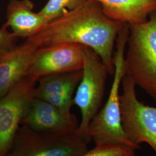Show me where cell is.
<instances>
[{
    "label": "cell",
    "mask_w": 156,
    "mask_h": 156,
    "mask_svg": "<svg viewBox=\"0 0 156 156\" xmlns=\"http://www.w3.org/2000/svg\"><path fill=\"white\" fill-rule=\"evenodd\" d=\"M128 26L124 55L126 75L156 104V12L147 22Z\"/></svg>",
    "instance_id": "cell-3"
},
{
    "label": "cell",
    "mask_w": 156,
    "mask_h": 156,
    "mask_svg": "<svg viewBox=\"0 0 156 156\" xmlns=\"http://www.w3.org/2000/svg\"><path fill=\"white\" fill-rule=\"evenodd\" d=\"M19 37L12 32L7 31V29H0V56L12 50L16 46Z\"/></svg>",
    "instance_id": "cell-16"
},
{
    "label": "cell",
    "mask_w": 156,
    "mask_h": 156,
    "mask_svg": "<svg viewBox=\"0 0 156 156\" xmlns=\"http://www.w3.org/2000/svg\"><path fill=\"white\" fill-rule=\"evenodd\" d=\"M92 140L77 130L41 133L21 125L5 156H79L88 151Z\"/></svg>",
    "instance_id": "cell-4"
},
{
    "label": "cell",
    "mask_w": 156,
    "mask_h": 156,
    "mask_svg": "<svg viewBox=\"0 0 156 156\" xmlns=\"http://www.w3.org/2000/svg\"><path fill=\"white\" fill-rule=\"evenodd\" d=\"M83 50L82 76L73 102V105L78 106L81 113L79 129L87 134L91 120L102 106L107 75L109 73L106 66L93 50L84 46Z\"/></svg>",
    "instance_id": "cell-5"
},
{
    "label": "cell",
    "mask_w": 156,
    "mask_h": 156,
    "mask_svg": "<svg viewBox=\"0 0 156 156\" xmlns=\"http://www.w3.org/2000/svg\"><path fill=\"white\" fill-rule=\"evenodd\" d=\"M135 151L126 145H95L91 150L79 156H134Z\"/></svg>",
    "instance_id": "cell-15"
},
{
    "label": "cell",
    "mask_w": 156,
    "mask_h": 156,
    "mask_svg": "<svg viewBox=\"0 0 156 156\" xmlns=\"http://www.w3.org/2000/svg\"><path fill=\"white\" fill-rule=\"evenodd\" d=\"M37 80L25 76L0 98V156L9 150L35 97Z\"/></svg>",
    "instance_id": "cell-7"
},
{
    "label": "cell",
    "mask_w": 156,
    "mask_h": 156,
    "mask_svg": "<svg viewBox=\"0 0 156 156\" xmlns=\"http://www.w3.org/2000/svg\"><path fill=\"white\" fill-rule=\"evenodd\" d=\"M119 95L123 129L129 140L140 148L141 144L149 145L156 153V106L146 105L137 98L136 84L126 75L122 81Z\"/></svg>",
    "instance_id": "cell-6"
},
{
    "label": "cell",
    "mask_w": 156,
    "mask_h": 156,
    "mask_svg": "<svg viewBox=\"0 0 156 156\" xmlns=\"http://www.w3.org/2000/svg\"><path fill=\"white\" fill-rule=\"evenodd\" d=\"M88 0H49L38 12L50 20L61 16L67 11H72L83 5Z\"/></svg>",
    "instance_id": "cell-14"
},
{
    "label": "cell",
    "mask_w": 156,
    "mask_h": 156,
    "mask_svg": "<svg viewBox=\"0 0 156 156\" xmlns=\"http://www.w3.org/2000/svg\"><path fill=\"white\" fill-rule=\"evenodd\" d=\"M124 23L112 20L100 4L88 0L72 11L50 20L28 41L38 48L62 44H75L90 48L100 57L109 73H114V46Z\"/></svg>",
    "instance_id": "cell-1"
},
{
    "label": "cell",
    "mask_w": 156,
    "mask_h": 156,
    "mask_svg": "<svg viewBox=\"0 0 156 156\" xmlns=\"http://www.w3.org/2000/svg\"><path fill=\"white\" fill-rule=\"evenodd\" d=\"M112 20L128 25L138 24L148 20L156 12V0H95Z\"/></svg>",
    "instance_id": "cell-12"
},
{
    "label": "cell",
    "mask_w": 156,
    "mask_h": 156,
    "mask_svg": "<svg viewBox=\"0 0 156 156\" xmlns=\"http://www.w3.org/2000/svg\"><path fill=\"white\" fill-rule=\"evenodd\" d=\"M136 156V154H135V156Z\"/></svg>",
    "instance_id": "cell-17"
},
{
    "label": "cell",
    "mask_w": 156,
    "mask_h": 156,
    "mask_svg": "<svg viewBox=\"0 0 156 156\" xmlns=\"http://www.w3.org/2000/svg\"><path fill=\"white\" fill-rule=\"evenodd\" d=\"M82 76V71L57 73L40 78L35 90V97L48 95H59L73 99L75 89Z\"/></svg>",
    "instance_id": "cell-13"
},
{
    "label": "cell",
    "mask_w": 156,
    "mask_h": 156,
    "mask_svg": "<svg viewBox=\"0 0 156 156\" xmlns=\"http://www.w3.org/2000/svg\"><path fill=\"white\" fill-rule=\"evenodd\" d=\"M38 48L26 39L20 45L0 56V98L27 76Z\"/></svg>",
    "instance_id": "cell-10"
},
{
    "label": "cell",
    "mask_w": 156,
    "mask_h": 156,
    "mask_svg": "<svg viewBox=\"0 0 156 156\" xmlns=\"http://www.w3.org/2000/svg\"><path fill=\"white\" fill-rule=\"evenodd\" d=\"M83 47L75 44H62L38 48L26 76L38 81L48 75L82 70Z\"/></svg>",
    "instance_id": "cell-8"
},
{
    "label": "cell",
    "mask_w": 156,
    "mask_h": 156,
    "mask_svg": "<svg viewBox=\"0 0 156 156\" xmlns=\"http://www.w3.org/2000/svg\"><path fill=\"white\" fill-rule=\"evenodd\" d=\"M33 2L30 0H9L6 8V21L2 27L11 28L17 37L28 39L38 33L50 19L33 11Z\"/></svg>",
    "instance_id": "cell-11"
},
{
    "label": "cell",
    "mask_w": 156,
    "mask_h": 156,
    "mask_svg": "<svg viewBox=\"0 0 156 156\" xmlns=\"http://www.w3.org/2000/svg\"><path fill=\"white\" fill-rule=\"evenodd\" d=\"M21 125L41 133H66L77 130V117L49 103L34 97Z\"/></svg>",
    "instance_id": "cell-9"
},
{
    "label": "cell",
    "mask_w": 156,
    "mask_h": 156,
    "mask_svg": "<svg viewBox=\"0 0 156 156\" xmlns=\"http://www.w3.org/2000/svg\"><path fill=\"white\" fill-rule=\"evenodd\" d=\"M129 35V26L123 24L116 40L114 52V78L111 91L105 105L91 120L87 134L95 145H123L138 150L140 148L128 139L122 123L119 89L126 75L124 55Z\"/></svg>",
    "instance_id": "cell-2"
}]
</instances>
